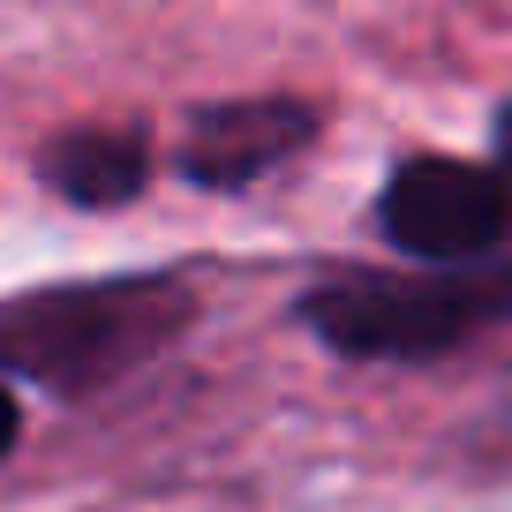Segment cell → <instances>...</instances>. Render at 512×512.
I'll use <instances>...</instances> for the list:
<instances>
[{"mask_svg":"<svg viewBox=\"0 0 512 512\" xmlns=\"http://www.w3.org/2000/svg\"><path fill=\"white\" fill-rule=\"evenodd\" d=\"M181 324H189V287L174 279H98V287L31 294L0 317V369H23L53 392H91L144 369Z\"/></svg>","mask_w":512,"mask_h":512,"instance_id":"obj_1","label":"cell"},{"mask_svg":"<svg viewBox=\"0 0 512 512\" xmlns=\"http://www.w3.org/2000/svg\"><path fill=\"white\" fill-rule=\"evenodd\" d=\"M309 332L339 354L362 362H415V354H445L467 332L497 324L512 309V264L497 272H354L309 294Z\"/></svg>","mask_w":512,"mask_h":512,"instance_id":"obj_2","label":"cell"},{"mask_svg":"<svg viewBox=\"0 0 512 512\" xmlns=\"http://www.w3.org/2000/svg\"><path fill=\"white\" fill-rule=\"evenodd\" d=\"M512 226V189L505 174H482L467 159H415L384 189V234L430 264H467L497 249Z\"/></svg>","mask_w":512,"mask_h":512,"instance_id":"obj_3","label":"cell"},{"mask_svg":"<svg viewBox=\"0 0 512 512\" xmlns=\"http://www.w3.org/2000/svg\"><path fill=\"white\" fill-rule=\"evenodd\" d=\"M309 144V106L294 98H234V106H204L181 144V174L196 189H249L256 174H272L279 159Z\"/></svg>","mask_w":512,"mask_h":512,"instance_id":"obj_4","label":"cell"},{"mask_svg":"<svg viewBox=\"0 0 512 512\" xmlns=\"http://www.w3.org/2000/svg\"><path fill=\"white\" fill-rule=\"evenodd\" d=\"M38 174H46L68 204L113 211V204H128V196L144 189L151 144L136 128H68V136H53V144L38 151Z\"/></svg>","mask_w":512,"mask_h":512,"instance_id":"obj_5","label":"cell"},{"mask_svg":"<svg viewBox=\"0 0 512 512\" xmlns=\"http://www.w3.org/2000/svg\"><path fill=\"white\" fill-rule=\"evenodd\" d=\"M497 174H505V189H512V106L497 113Z\"/></svg>","mask_w":512,"mask_h":512,"instance_id":"obj_6","label":"cell"},{"mask_svg":"<svg viewBox=\"0 0 512 512\" xmlns=\"http://www.w3.org/2000/svg\"><path fill=\"white\" fill-rule=\"evenodd\" d=\"M16 445V392H8V384H0V452Z\"/></svg>","mask_w":512,"mask_h":512,"instance_id":"obj_7","label":"cell"}]
</instances>
